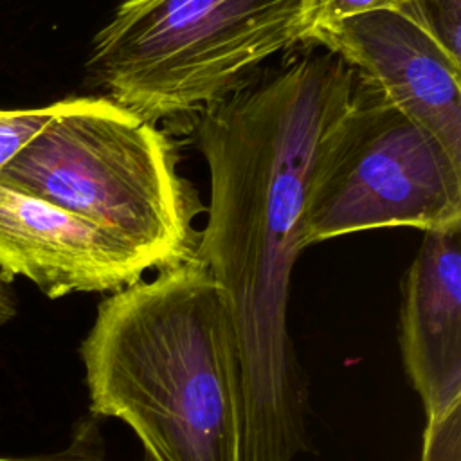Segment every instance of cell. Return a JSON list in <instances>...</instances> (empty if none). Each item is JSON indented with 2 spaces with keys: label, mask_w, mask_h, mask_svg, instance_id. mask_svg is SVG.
Here are the masks:
<instances>
[{
  "label": "cell",
  "mask_w": 461,
  "mask_h": 461,
  "mask_svg": "<svg viewBox=\"0 0 461 461\" xmlns=\"http://www.w3.org/2000/svg\"><path fill=\"white\" fill-rule=\"evenodd\" d=\"M16 313V304L14 299L5 285V281L0 277V326L5 324L7 321H11Z\"/></svg>",
  "instance_id": "obj_14"
},
{
  "label": "cell",
  "mask_w": 461,
  "mask_h": 461,
  "mask_svg": "<svg viewBox=\"0 0 461 461\" xmlns=\"http://www.w3.org/2000/svg\"><path fill=\"white\" fill-rule=\"evenodd\" d=\"M303 0H121L86 61L108 99L155 124L202 113L301 43Z\"/></svg>",
  "instance_id": "obj_4"
},
{
  "label": "cell",
  "mask_w": 461,
  "mask_h": 461,
  "mask_svg": "<svg viewBox=\"0 0 461 461\" xmlns=\"http://www.w3.org/2000/svg\"><path fill=\"white\" fill-rule=\"evenodd\" d=\"M400 346L427 420L461 402V229L425 230L403 283Z\"/></svg>",
  "instance_id": "obj_8"
},
{
  "label": "cell",
  "mask_w": 461,
  "mask_h": 461,
  "mask_svg": "<svg viewBox=\"0 0 461 461\" xmlns=\"http://www.w3.org/2000/svg\"><path fill=\"white\" fill-rule=\"evenodd\" d=\"M81 358L90 412L124 421L142 461H241L234 322L200 261L103 299Z\"/></svg>",
  "instance_id": "obj_2"
},
{
  "label": "cell",
  "mask_w": 461,
  "mask_h": 461,
  "mask_svg": "<svg viewBox=\"0 0 461 461\" xmlns=\"http://www.w3.org/2000/svg\"><path fill=\"white\" fill-rule=\"evenodd\" d=\"M423 461H461V402L427 420Z\"/></svg>",
  "instance_id": "obj_13"
},
{
  "label": "cell",
  "mask_w": 461,
  "mask_h": 461,
  "mask_svg": "<svg viewBox=\"0 0 461 461\" xmlns=\"http://www.w3.org/2000/svg\"><path fill=\"white\" fill-rule=\"evenodd\" d=\"M355 70L306 50L200 113L211 198L194 259L221 285L241 380V461L306 448V384L288 333V294L310 193L349 106Z\"/></svg>",
  "instance_id": "obj_1"
},
{
  "label": "cell",
  "mask_w": 461,
  "mask_h": 461,
  "mask_svg": "<svg viewBox=\"0 0 461 461\" xmlns=\"http://www.w3.org/2000/svg\"><path fill=\"white\" fill-rule=\"evenodd\" d=\"M151 261L92 221L0 184V277L22 276L47 297L117 292Z\"/></svg>",
  "instance_id": "obj_7"
},
{
  "label": "cell",
  "mask_w": 461,
  "mask_h": 461,
  "mask_svg": "<svg viewBox=\"0 0 461 461\" xmlns=\"http://www.w3.org/2000/svg\"><path fill=\"white\" fill-rule=\"evenodd\" d=\"M461 229V162L355 74L304 214V247L367 229Z\"/></svg>",
  "instance_id": "obj_5"
},
{
  "label": "cell",
  "mask_w": 461,
  "mask_h": 461,
  "mask_svg": "<svg viewBox=\"0 0 461 461\" xmlns=\"http://www.w3.org/2000/svg\"><path fill=\"white\" fill-rule=\"evenodd\" d=\"M303 43L339 56L461 162V63L407 16L357 14L312 29Z\"/></svg>",
  "instance_id": "obj_6"
},
{
  "label": "cell",
  "mask_w": 461,
  "mask_h": 461,
  "mask_svg": "<svg viewBox=\"0 0 461 461\" xmlns=\"http://www.w3.org/2000/svg\"><path fill=\"white\" fill-rule=\"evenodd\" d=\"M0 461H108L106 448L99 427V418L92 412L81 418L72 430L68 443L45 456L36 457H2Z\"/></svg>",
  "instance_id": "obj_12"
},
{
  "label": "cell",
  "mask_w": 461,
  "mask_h": 461,
  "mask_svg": "<svg viewBox=\"0 0 461 461\" xmlns=\"http://www.w3.org/2000/svg\"><path fill=\"white\" fill-rule=\"evenodd\" d=\"M0 184L92 221L157 270L194 259L198 209L175 146L108 97L59 101Z\"/></svg>",
  "instance_id": "obj_3"
},
{
  "label": "cell",
  "mask_w": 461,
  "mask_h": 461,
  "mask_svg": "<svg viewBox=\"0 0 461 461\" xmlns=\"http://www.w3.org/2000/svg\"><path fill=\"white\" fill-rule=\"evenodd\" d=\"M58 103L40 108H0V173L41 131Z\"/></svg>",
  "instance_id": "obj_11"
},
{
  "label": "cell",
  "mask_w": 461,
  "mask_h": 461,
  "mask_svg": "<svg viewBox=\"0 0 461 461\" xmlns=\"http://www.w3.org/2000/svg\"><path fill=\"white\" fill-rule=\"evenodd\" d=\"M405 16L461 63V0H416Z\"/></svg>",
  "instance_id": "obj_9"
},
{
  "label": "cell",
  "mask_w": 461,
  "mask_h": 461,
  "mask_svg": "<svg viewBox=\"0 0 461 461\" xmlns=\"http://www.w3.org/2000/svg\"><path fill=\"white\" fill-rule=\"evenodd\" d=\"M416 0H303L301 2V41L321 25L373 11H394L407 14Z\"/></svg>",
  "instance_id": "obj_10"
}]
</instances>
